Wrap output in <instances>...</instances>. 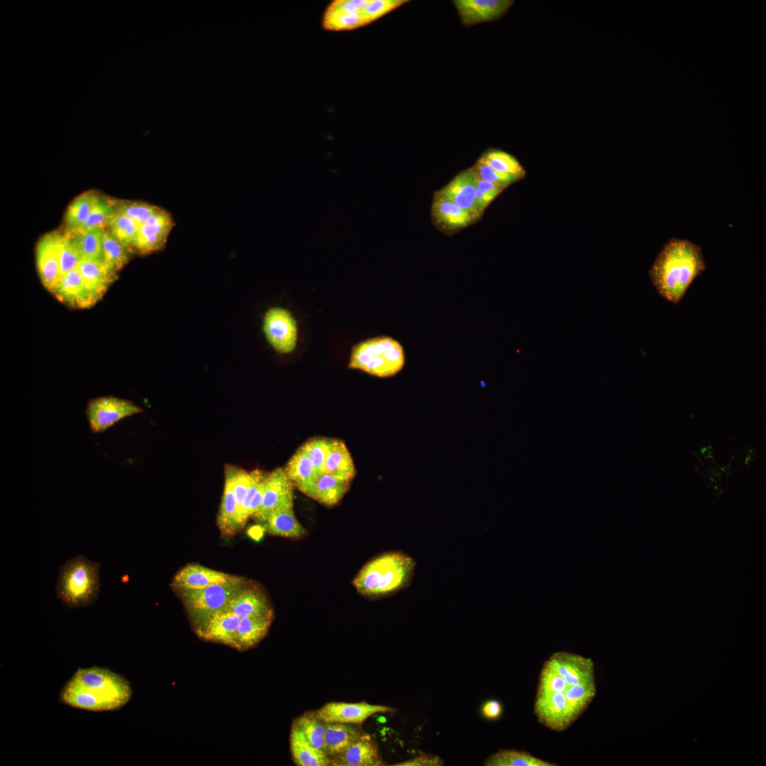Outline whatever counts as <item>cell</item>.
<instances>
[{
    "label": "cell",
    "instance_id": "7c38bea8",
    "mask_svg": "<svg viewBox=\"0 0 766 766\" xmlns=\"http://www.w3.org/2000/svg\"><path fill=\"white\" fill-rule=\"evenodd\" d=\"M369 0H335L326 8L323 27L328 30H349L366 24L362 11Z\"/></svg>",
    "mask_w": 766,
    "mask_h": 766
},
{
    "label": "cell",
    "instance_id": "d6986e66",
    "mask_svg": "<svg viewBox=\"0 0 766 766\" xmlns=\"http://www.w3.org/2000/svg\"><path fill=\"white\" fill-rule=\"evenodd\" d=\"M235 575L217 571L199 564H188L174 576L172 587L177 589H201L213 584L223 583Z\"/></svg>",
    "mask_w": 766,
    "mask_h": 766
},
{
    "label": "cell",
    "instance_id": "d590c367",
    "mask_svg": "<svg viewBox=\"0 0 766 766\" xmlns=\"http://www.w3.org/2000/svg\"><path fill=\"white\" fill-rule=\"evenodd\" d=\"M58 248L62 276L77 269L82 257L71 230L59 231Z\"/></svg>",
    "mask_w": 766,
    "mask_h": 766
},
{
    "label": "cell",
    "instance_id": "484cf974",
    "mask_svg": "<svg viewBox=\"0 0 766 766\" xmlns=\"http://www.w3.org/2000/svg\"><path fill=\"white\" fill-rule=\"evenodd\" d=\"M262 523L263 528L274 535L301 538L307 534L306 528L297 520L293 506L274 511Z\"/></svg>",
    "mask_w": 766,
    "mask_h": 766
},
{
    "label": "cell",
    "instance_id": "4316f807",
    "mask_svg": "<svg viewBox=\"0 0 766 766\" xmlns=\"http://www.w3.org/2000/svg\"><path fill=\"white\" fill-rule=\"evenodd\" d=\"M350 482L356 474L355 465L345 444L332 439L330 452L326 460L323 472Z\"/></svg>",
    "mask_w": 766,
    "mask_h": 766
},
{
    "label": "cell",
    "instance_id": "2e32d148",
    "mask_svg": "<svg viewBox=\"0 0 766 766\" xmlns=\"http://www.w3.org/2000/svg\"><path fill=\"white\" fill-rule=\"evenodd\" d=\"M462 23L474 26L501 18L513 5L511 0H455L453 1Z\"/></svg>",
    "mask_w": 766,
    "mask_h": 766
},
{
    "label": "cell",
    "instance_id": "52a82bcc",
    "mask_svg": "<svg viewBox=\"0 0 766 766\" xmlns=\"http://www.w3.org/2000/svg\"><path fill=\"white\" fill-rule=\"evenodd\" d=\"M142 412L143 410L133 402L111 396L91 399L85 411L94 433H104L121 419Z\"/></svg>",
    "mask_w": 766,
    "mask_h": 766
},
{
    "label": "cell",
    "instance_id": "e575fe53",
    "mask_svg": "<svg viewBox=\"0 0 766 766\" xmlns=\"http://www.w3.org/2000/svg\"><path fill=\"white\" fill-rule=\"evenodd\" d=\"M129 249L123 245L106 228L102 240L103 261L117 272L129 261Z\"/></svg>",
    "mask_w": 766,
    "mask_h": 766
},
{
    "label": "cell",
    "instance_id": "3957f363",
    "mask_svg": "<svg viewBox=\"0 0 766 766\" xmlns=\"http://www.w3.org/2000/svg\"><path fill=\"white\" fill-rule=\"evenodd\" d=\"M415 560L401 551L382 553L367 562L354 578L357 592L370 599H379L407 587L416 570Z\"/></svg>",
    "mask_w": 766,
    "mask_h": 766
},
{
    "label": "cell",
    "instance_id": "8fae6325",
    "mask_svg": "<svg viewBox=\"0 0 766 766\" xmlns=\"http://www.w3.org/2000/svg\"><path fill=\"white\" fill-rule=\"evenodd\" d=\"M174 222L170 213L160 208L139 226L133 249L148 254L163 248Z\"/></svg>",
    "mask_w": 766,
    "mask_h": 766
},
{
    "label": "cell",
    "instance_id": "f1b7e54d",
    "mask_svg": "<svg viewBox=\"0 0 766 766\" xmlns=\"http://www.w3.org/2000/svg\"><path fill=\"white\" fill-rule=\"evenodd\" d=\"M285 473L293 485L301 492L312 484L318 474L303 446L297 450L288 462Z\"/></svg>",
    "mask_w": 766,
    "mask_h": 766
},
{
    "label": "cell",
    "instance_id": "f6af8a7d",
    "mask_svg": "<svg viewBox=\"0 0 766 766\" xmlns=\"http://www.w3.org/2000/svg\"><path fill=\"white\" fill-rule=\"evenodd\" d=\"M504 189L494 183L479 178L477 176L476 189V204L482 215L488 205Z\"/></svg>",
    "mask_w": 766,
    "mask_h": 766
},
{
    "label": "cell",
    "instance_id": "f35d334b",
    "mask_svg": "<svg viewBox=\"0 0 766 766\" xmlns=\"http://www.w3.org/2000/svg\"><path fill=\"white\" fill-rule=\"evenodd\" d=\"M116 213L113 199L100 196L89 216L78 230H87L94 228H106L109 223Z\"/></svg>",
    "mask_w": 766,
    "mask_h": 766
},
{
    "label": "cell",
    "instance_id": "c3c4849f",
    "mask_svg": "<svg viewBox=\"0 0 766 766\" xmlns=\"http://www.w3.org/2000/svg\"><path fill=\"white\" fill-rule=\"evenodd\" d=\"M502 711L501 704L496 700H489L482 707V715L488 719H495L500 716Z\"/></svg>",
    "mask_w": 766,
    "mask_h": 766
},
{
    "label": "cell",
    "instance_id": "5b68a950",
    "mask_svg": "<svg viewBox=\"0 0 766 766\" xmlns=\"http://www.w3.org/2000/svg\"><path fill=\"white\" fill-rule=\"evenodd\" d=\"M401 345L387 337L367 339L355 345L352 350L349 368L359 369L379 377L397 374L404 365Z\"/></svg>",
    "mask_w": 766,
    "mask_h": 766
},
{
    "label": "cell",
    "instance_id": "ac0fdd59",
    "mask_svg": "<svg viewBox=\"0 0 766 766\" xmlns=\"http://www.w3.org/2000/svg\"><path fill=\"white\" fill-rule=\"evenodd\" d=\"M52 293L71 307L86 309L97 301L87 290L77 269L63 274Z\"/></svg>",
    "mask_w": 766,
    "mask_h": 766
},
{
    "label": "cell",
    "instance_id": "d4e9b609",
    "mask_svg": "<svg viewBox=\"0 0 766 766\" xmlns=\"http://www.w3.org/2000/svg\"><path fill=\"white\" fill-rule=\"evenodd\" d=\"M274 616H245L237 628L236 647L240 651L257 645L267 634Z\"/></svg>",
    "mask_w": 766,
    "mask_h": 766
},
{
    "label": "cell",
    "instance_id": "4fadbf2b",
    "mask_svg": "<svg viewBox=\"0 0 766 766\" xmlns=\"http://www.w3.org/2000/svg\"><path fill=\"white\" fill-rule=\"evenodd\" d=\"M59 231L43 235L36 246V265L43 286L50 292L59 282L62 274L58 248Z\"/></svg>",
    "mask_w": 766,
    "mask_h": 766
},
{
    "label": "cell",
    "instance_id": "603a6c76",
    "mask_svg": "<svg viewBox=\"0 0 766 766\" xmlns=\"http://www.w3.org/2000/svg\"><path fill=\"white\" fill-rule=\"evenodd\" d=\"M224 609L240 618L274 616L273 610L265 595L252 586L232 599Z\"/></svg>",
    "mask_w": 766,
    "mask_h": 766
},
{
    "label": "cell",
    "instance_id": "b9f144b4",
    "mask_svg": "<svg viewBox=\"0 0 766 766\" xmlns=\"http://www.w3.org/2000/svg\"><path fill=\"white\" fill-rule=\"evenodd\" d=\"M332 439L316 438L305 443L302 446L307 453L318 475L323 472V467L330 452Z\"/></svg>",
    "mask_w": 766,
    "mask_h": 766
},
{
    "label": "cell",
    "instance_id": "6da1fadb",
    "mask_svg": "<svg viewBox=\"0 0 766 766\" xmlns=\"http://www.w3.org/2000/svg\"><path fill=\"white\" fill-rule=\"evenodd\" d=\"M706 270L700 246L686 239L672 238L655 257L649 277L662 298L677 304L693 281Z\"/></svg>",
    "mask_w": 766,
    "mask_h": 766
},
{
    "label": "cell",
    "instance_id": "74e56055",
    "mask_svg": "<svg viewBox=\"0 0 766 766\" xmlns=\"http://www.w3.org/2000/svg\"><path fill=\"white\" fill-rule=\"evenodd\" d=\"M139 226L127 216L116 212L106 229L129 250H132L135 241Z\"/></svg>",
    "mask_w": 766,
    "mask_h": 766
},
{
    "label": "cell",
    "instance_id": "8d00e7d4",
    "mask_svg": "<svg viewBox=\"0 0 766 766\" xmlns=\"http://www.w3.org/2000/svg\"><path fill=\"white\" fill-rule=\"evenodd\" d=\"M481 157L486 164L498 172L521 178L526 174V171L518 160L506 152L492 150L486 152Z\"/></svg>",
    "mask_w": 766,
    "mask_h": 766
},
{
    "label": "cell",
    "instance_id": "ffe728a7",
    "mask_svg": "<svg viewBox=\"0 0 766 766\" xmlns=\"http://www.w3.org/2000/svg\"><path fill=\"white\" fill-rule=\"evenodd\" d=\"M77 270L85 287L96 301L117 278V272L104 261L82 259Z\"/></svg>",
    "mask_w": 766,
    "mask_h": 766
},
{
    "label": "cell",
    "instance_id": "836d02e7",
    "mask_svg": "<svg viewBox=\"0 0 766 766\" xmlns=\"http://www.w3.org/2000/svg\"><path fill=\"white\" fill-rule=\"evenodd\" d=\"M487 766H555L531 754L514 750H500L490 755L485 761Z\"/></svg>",
    "mask_w": 766,
    "mask_h": 766
},
{
    "label": "cell",
    "instance_id": "681fc988",
    "mask_svg": "<svg viewBox=\"0 0 766 766\" xmlns=\"http://www.w3.org/2000/svg\"><path fill=\"white\" fill-rule=\"evenodd\" d=\"M265 481L260 484L251 501L248 512L249 517L252 516L255 513L262 503Z\"/></svg>",
    "mask_w": 766,
    "mask_h": 766
},
{
    "label": "cell",
    "instance_id": "44dd1931",
    "mask_svg": "<svg viewBox=\"0 0 766 766\" xmlns=\"http://www.w3.org/2000/svg\"><path fill=\"white\" fill-rule=\"evenodd\" d=\"M431 213L435 223L445 231L465 228L473 221L468 213L437 192L434 195Z\"/></svg>",
    "mask_w": 766,
    "mask_h": 766
},
{
    "label": "cell",
    "instance_id": "d6a6232c",
    "mask_svg": "<svg viewBox=\"0 0 766 766\" xmlns=\"http://www.w3.org/2000/svg\"><path fill=\"white\" fill-rule=\"evenodd\" d=\"M325 724L326 722L315 712H310L296 718L292 728L297 730L311 746L324 752Z\"/></svg>",
    "mask_w": 766,
    "mask_h": 766
},
{
    "label": "cell",
    "instance_id": "cb8c5ba5",
    "mask_svg": "<svg viewBox=\"0 0 766 766\" xmlns=\"http://www.w3.org/2000/svg\"><path fill=\"white\" fill-rule=\"evenodd\" d=\"M362 733L353 724L326 722L324 752L330 758L335 757L351 745Z\"/></svg>",
    "mask_w": 766,
    "mask_h": 766
},
{
    "label": "cell",
    "instance_id": "1f68e13d",
    "mask_svg": "<svg viewBox=\"0 0 766 766\" xmlns=\"http://www.w3.org/2000/svg\"><path fill=\"white\" fill-rule=\"evenodd\" d=\"M250 484L248 492L240 506L231 520L227 529L223 534L225 537H231L243 528L249 518L248 512L251 501L259 487L266 479L268 475V474H266L260 470H255L250 472Z\"/></svg>",
    "mask_w": 766,
    "mask_h": 766
},
{
    "label": "cell",
    "instance_id": "60d3db41",
    "mask_svg": "<svg viewBox=\"0 0 766 766\" xmlns=\"http://www.w3.org/2000/svg\"><path fill=\"white\" fill-rule=\"evenodd\" d=\"M116 212L121 213L133 219L139 226L144 223L160 207L136 201L113 199Z\"/></svg>",
    "mask_w": 766,
    "mask_h": 766
},
{
    "label": "cell",
    "instance_id": "7402d4cb",
    "mask_svg": "<svg viewBox=\"0 0 766 766\" xmlns=\"http://www.w3.org/2000/svg\"><path fill=\"white\" fill-rule=\"evenodd\" d=\"M350 483L331 474L322 473L301 492L321 504L333 506L345 494Z\"/></svg>",
    "mask_w": 766,
    "mask_h": 766
},
{
    "label": "cell",
    "instance_id": "ee69618b",
    "mask_svg": "<svg viewBox=\"0 0 766 766\" xmlns=\"http://www.w3.org/2000/svg\"><path fill=\"white\" fill-rule=\"evenodd\" d=\"M407 1L404 0H369L362 16L366 24L379 19L396 9Z\"/></svg>",
    "mask_w": 766,
    "mask_h": 766
},
{
    "label": "cell",
    "instance_id": "7a4b0ae2",
    "mask_svg": "<svg viewBox=\"0 0 766 766\" xmlns=\"http://www.w3.org/2000/svg\"><path fill=\"white\" fill-rule=\"evenodd\" d=\"M132 696L128 681L107 668H79L62 688L65 704L89 711H107L126 705Z\"/></svg>",
    "mask_w": 766,
    "mask_h": 766
},
{
    "label": "cell",
    "instance_id": "bcb514c9",
    "mask_svg": "<svg viewBox=\"0 0 766 766\" xmlns=\"http://www.w3.org/2000/svg\"><path fill=\"white\" fill-rule=\"evenodd\" d=\"M226 467L229 470L232 477L233 487L237 502V511L243 501L250 487V474L245 470L237 467L232 465H226Z\"/></svg>",
    "mask_w": 766,
    "mask_h": 766
},
{
    "label": "cell",
    "instance_id": "7dc6e473",
    "mask_svg": "<svg viewBox=\"0 0 766 766\" xmlns=\"http://www.w3.org/2000/svg\"><path fill=\"white\" fill-rule=\"evenodd\" d=\"M443 765V760L438 756L420 755L406 761L395 764L397 766H439Z\"/></svg>",
    "mask_w": 766,
    "mask_h": 766
},
{
    "label": "cell",
    "instance_id": "83f0119b",
    "mask_svg": "<svg viewBox=\"0 0 766 766\" xmlns=\"http://www.w3.org/2000/svg\"><path fill=\"white\" fill-rule=\"evenodd\" d=\"M290 750L294 763L298 766H327L331 758L325 752L311 746L295 728L292 727Z\"/></svg>",
    "mask_w": 766,
    "mask_h": 766
},
{
    "label": "cell",
    "instance_id": "e0dca14e",
    "mask_svg": "<svg viewBox=\"0 0 766 766\" xmlns=\"http://www.w3.org/2000/svg\"><path fill=\"white\" fill-rule=\"evenodd\" d=\"M384 763L375 742L363 732L345 750L331 758L330 765L379 766Z\"/></svg>",
    "mask_w": 766,
    "mask_h": 766
},
{
    "label": "cell",
    "instance_id": "ba28073f",
    "mask_svg": "<svg viewBox=\"0 0 766 766\" xmlns=\"http://www.w3.org/2000/svg\"><path fill=\"white\" fill-rule=\"evenodd\" d=\"M291 506H293V484L284 470L277 468L268 474L262 503L252 516L262 523L274 511Z\"/></svg>",
    "mask_w": 766,
    "mask_h": 766
},
{
    "label": "cell",
    "instance_id": "9c48e42d",
    "mask_svg": "<svg viewBox=\"0 0 766 766\" xmlns=\"http://www.w3.org/2000/svg\"><path fill=\"white\" fill-rule=\"evenodd\" d=\"M394 709L385 705L371 704L365 701L348 703L328 702L315 713L324 722L361 724L370 716L380 713H392Z\"/></svg>",
    "mask_w": 766,
    "mask_h": 766
},
{
    "label": "cell",
    "instance_id": "ab89813d",
    "mask_svg": "<svg viewBox=\"0 0 766 766\" xmlns=\"http://www.w3.org/2000/svg\"><path fill=\"white\" fill-rule=\"evenodd\" d=\"M237 509V502L233 487L231 472L226 466L225 484L222 501L219 509L217 523L223 535Z\"/></svg>",
    "mask_w": 766,
    "mask_h": 766
},
{
    "label": "cell",
    "instance_id": "30bf717a",
    "mask_svg": "<svg viewBox=\"0 0 766 766\" xmlns=\"http://www.w3.org/2000/svg\"><path fill=\"white\" fill-rule=\"evenodd\" d=\"M263 331L272 347L280 353L292 352L296 345L297 329L291 313L282 308H272L265 315Z\"/></svg>",
    "mask_w": 766,
    "mask_h": 766
},
{
    "label": "cell",
    "instance_id": "8992f818",
    "mask_svg": "<svg viewBox=\"0 0 766 766\" xmlns=\"http://www.w3.org/2000/svg\"><path fill=\"white\" fill-rule=\"evenodd\" d=\"M243 577L213 584L201 589H175L187 610L194 627L202 623L213 614L223 610L235 596L250 587Z\"/></svg>",
    "mask_w": 766,
    "mask_h": 766
},
{
    "label": "cell",
    "instance_id": "9a60e30c",
    "mask_svg": "<svg viewBox=\"0 0 766 766\" xmlns=\"http://www.w3.org/2000/svg\"><path fill=\"white\" fill-rule=\"evenodd\" d=\"M240 619L237 615L223 609L213 614L195 627V632L199 638L205 640L235 648Z\"/></svg>",
    "mask_w": 766,
    "mask_h": 766
},
{
    "label": "cell",
    "instance_id": "5bb4252c",
    "mask_svg": "<svg viewBox=\"0 0 766 766\" xmlns=\"http://www.w3.org/2000/svg\"><path fill=\"white\" fill-rule=\"evenodd\" d=\"M477 179L474 168H469L456 175L437 192L468 213L473 220L477 219L481 214L476 204Z\"/></svg>",
    "mask_w": 766,
    "mask_h": 766
},
{
    "label": "cell",
    "instance_id": "277c9868",
    "mask_svg": "<svg viewBox=\"0 0 766 766\" xmlns=\"http://www.w3.org/2000/svg\"><path fill=\"white\" fill-rule=\"evenodd\" d=\"M100 565L82 555L66 561L60 567L55 587L57 597L70 608L92 604L100 589Z\"/></svg>",
    "mask_w": 766,
    "mask_h": 766
},
{
    "label": "cell",
    "instance_id": "f546056e",
    "mask_svg": "<svg viewBox=\"0 0 766 766\" xmlns=\"http://www.w3.org/2000/svg\"><path fill=\"white\" fill-rule=\"evenodd\" d=\"M99 195L87 191L75 197L68 206L65 215L66 229L78 230L84 224L93 210Z\"/></svg>",
    "mask_w": 766,
    "mask_h": 766
},
{
    "label": "cell",
    "instance_id": "7bdbcfd3",
    "mask_svg": "<svg viewBox=\"0 0 766 766\" xmlns=\"http://www.w3.org/2000/svg\"><path fill=\"white\" fill-rule=\"evenodd\" d=\"M473 168L479 178L494 183L504 189L522 179L518 176L502 173L492 169L484 162L482 157L478 160Z\"/></svg>",
    "mask_w": 766,
    "mask_h": 766
},
{
    "label": "cell",
    "instance_id": "4dcf8cb0",
    "mask_svg": "<svg viewBox=\"0 0 766 766\" xmlns=\"http://www.w3.org/2000/svg\"><path fill=\"white\" fill-rule=\"evenodd\" d=\"M105 229L71 230L82 259L103 261L102 240Z\"/></svg>",
    "mask_w": 766,
    "mask_h": 766
}]
</instances>
